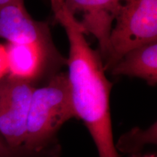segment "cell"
<instances>
[{
    "instance_id": "obj_1",
    "label": "cell",
    "mask_w": 157,
    "mask_h": 157,
    "mask_svg": "<svg viewBox=\"0 0 157 157\" xmlns=\"http://www.w3.org/2000/svg\"><path fill=\"white\" fill-rule=\"evenodd\" d=\"M56 21L63 26L69 42L67 76L76 117L84 121L100 157H119L110 113L112 84L105 76L101 54L90 47L69 13L65 10Z\"/></svg>"
},
{
    "instance_id": "obj_2",
    "label": "cell",
    "mask_w": 157,
    "mask_h": 157,
    "mask_svg": "<svg viewBox=\"0 0 157 157\" xmlns=\"http://www.w3.org/2000/svg\"><path fill=\"white\" fill-rule=\"evenodd\" d=\"M76 117L67 74L57 73L35 88L26 123L24 156H44L66 121Z\"/></svg>"
},
{
    "instance_id": "obj_3",
    "label": "cell",
    "mask_w": 157,
    "mask_h": 157,
    "mask_svg": "<svg viewBox=\"0 0 157 157\" xmlns=\"http://www.w3.org/2000/svg\"><path fill=\"white\" fill-rule=\"evenodd\" d=\"M114 23L103 61L105 71L129 50L157 42V0H124Z\"/></svg>"
},
{
    "instance_id": "obj_4",
    "label": "cell",
    "mask_w": 157,
    "mask_h": 157,
    "mask_svg": "<svg viewBox=\"0 0 157 157\" xmlns=\"http://www.w3.org/2000/svg\"><path fill=\"white\" fill-rule=\"evenodd\" d=\"M34 84L7 76L0 82V135L18 157L23 150Z\"/></svg>"
},
{
    "instance_id": "obj_5",
    "label": "cell",
    "mask_w": 157,
    "mask_h": 157,
    "mask_svg": "<svg viewBox=\"0 0 157 157\" xmlns=\"http://www.w3.org/2000/svg\"><path fill=\"white\" fill-rule=\"evenodd\" d=\"M9 60L8 77L34 84V82L63 59L52 41L26 44L7 43Z\"/></svg>"
},
{
    "instance_id": "obj_6",
    "label": "cell",
    "mask_w": 157,
    "mask_h": 157,
    "mask_svg": "<svg viewBox=\"0 0 157 157\" xmlns=\"http://www.w3.org/2000/svg\"><path fill=\"white\" fill-rule=\"evenodd\" d=\"M124 0H64L65 10L76 18L84 34L95 36L103 61L109 52V37Z\"/></svg>"
},
{
    "instance_id": "obj_7",
    "label": "cell",
    "mask_w": 157,
    "mask_h": 157,
    "mask_svg": "<svg viewBox=\"0 0 157 157\" xmlns=\"http://www.w3.org/2000/svg\"><path fill=\"white\" fill-rule=\"evenodd\" d=\"M0 39L10 44L52 41L48 23L33 18L25 8L24 0L0 7Z\"/></svg>"
},
{
    "instance_id": "obj_8",
    "label": "cell",
    "mask_w": 157,
    "mask_h": 157,
    "mask_svg": "<svg viewBox=\"0 0 157 157\" xmlns=\"http://www.w3.org/2000/svg\"><path fill=\"white\" fill-rule=\"evenodd\" d=\"M114 76L140 78L150 86L157 83V42L129 50L109 70Z\"/></svg>"
},
{
    "instance_id": "obj_9",
    "label": "cell",
    "mask_w": 157,
    "mask_h": 157,
    "mask_svg": "<svg viewBox=\"0 0 157 157\" xmlns=\"http://www.w3.org/2000/svg\"><path fill=\"white\" fill-rule=\"evenodd\" d=\"M156 143V123L155 122L148 129L142 130L134 128L130 132L124 134L119 140L116 148L122 152H135L145 143Z\"/></svg>"
},
{
    "instance_id": "obj_10",
    "label": "cell",
    "mask_w": 157,
    "mask_h": 157,
    "mask_svg": "<svg viewBox=\"0 0 157 157\" xmlns=\"http://www.w3.org/2000/svg\"><path fill=\"white\" fill-rule=\"evenodd\" d=\"M9 74V60L7 44L0 43V82L7 77Z\"/></svg>"
},
{
    "instance_id": "obj_11",
    "label": "cell",
    "mask_w": 157,
    "mask_h": 157,
    "mask_svg": "<svg viewBox=\"0 0 157 157\" xmlns=\"http://www.w3.org/2000/svg\"><path fill=\"white\" fill-rule=\"evenodd\" d=\"M50 4L55 17L57 20L65 11L64 0H50Z\"/></svg>"
},
{
    "instance_id": "obj_12",
    "label": "cell",
    "mask_w": 157,
    "mask_h": 157,
    "mask_svg": "<svg viewBox=\"0 0 157 157\" xmlns=\"http://www.w3.org/2000/svg\"><path fill=\"white\" fill-rule=\"evenodd\" d=\"M0 157H18L0 135Z\"/></svg>"
},
{
    "instance_id": "obj_13",
    "label": "cell",
    "mask_w": 157,
    "mask_h": 157,
    "mask_svg": "<svg viewBox=\"0 0 157 157\" xmlns=\"http://www.w3.org/2000/svg\"><path fill=\"white\" fill-rule=\"evenodd\" d=\"M132 157H156V154H147V155H143V156H140V155L138 154H132Z\"/></svg>"
},
{
    "instance_id": "obj_14",
    "label": "cell",
    "mask_w": 157,
    "mask_h": 157,
    "mask_svg": "<svg viewBox=\"0 0 157 157\" xmlns=\"http://www.w3.org/2000/svg\"><path fill=\"white\" fill-rule=\"evenodd\" d=\"M14 1H16V0H0V7L7 5V4H9L12 2H14Z\"/></svg>"
}]
</instances>
